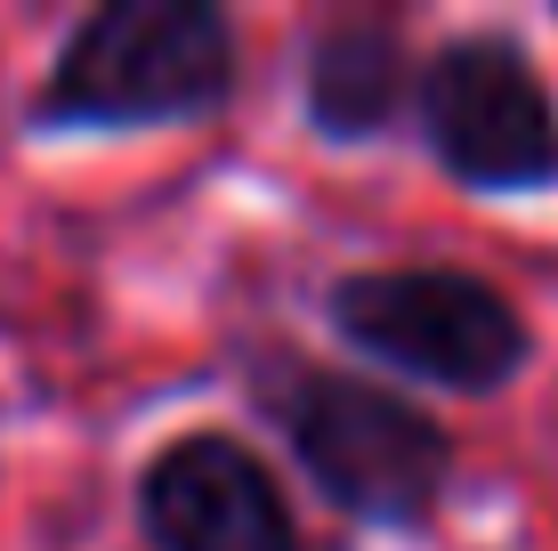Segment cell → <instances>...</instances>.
Segmentation results:
<instances>
[{
  "label": "cell",
  "instance_id": "obj_1",
  "mask_svg": "<svg viewBox=\"0 0 558 551\" xmlns=\"http://www.w3.org/2000/svg\"><path fill=\"white\" fill-rule=\"evenodd\" d=\"M219 82H227V25L210 9L122 0V9L82 25L49 106L82 113V122H146V113H186L219 98Z\"/></svg>",
  "mask_w": 558,
  "mask_h": 551
},
{
  "label": "cell",
  "instance_id": "obj_2",
  "mask_svg": "<svg viewBox=\"0 0 558 551\" xmlns=\"http://www.w3.org/2000/svg\"><path fill=\"white\" fill-rule=\"evenodd\" d=\"M340 325L364 349H380L389 366L429 373L453 390H494L518 366V316L486 292L477 276L446 268H397V276H364L340 292Z\"/></svg>",
  "mask_w": 558,
  "mask_h": 551
},
{
  "label": "cell",
  "instance_id": "obj_3",
  "mask_svg": "<svg viewBox=\"0 0 558 551\" xmlns=\"http://www.w3.org/2000/svg\"><path fill=\"white\" fill-rule=\"evenodd\" d=\"M292 430H300V454L316 463V479L340 503L373 511V519H413L437 495V479H446V439L389 390L324 373V382L300 390Z\"/></svg>",
  "mask_w": 558,
  "mask_h": 551
},
{
  "label": "cell",
  "instance_id": "obj_4",
  "mask_svg": "<svg viewBox=\"0 0 558 551\" xmlns=\"http://www.w3.org/2000/svg\"><path fill=\"white\" fill-rule=\"evenodd\" d=\"M429 130L446 146V163L461 179H486V187H518V179H543L558 155V130L543 106V82L518 65L510 49H453L429 82Z\"/></svg>",
  "mask_w": 558,
  "mask_h": 551
},
{
  "label": "cell",
  "instance_id": "obj_5",
  "mask_svg": "<svg viewBox=\"0 0 558 551\" xmlns=\"http://www.w3.org/2000/svg\"><path fill=\"white\" fill-rule=\"evenodd\" d=\"M146 519L162 551H292L276 479L227 439H186L154 463Z\"/></svg>",
  "mask_w": 558,
  "mask_h": 551
},
{
  "label": "cell",
  "instance_id": "obj_6",
  "mask_svg": "<svg viewBox=\"0 0 558 551\" xmlns=\"http://www.w3.org/2000/svg\"><path fill=\"white\" fill-rule=\"evenodd\" d=\"M316 113L332 130H373L380 113H389L397 98V49H389V33H373V25H356V33H332V41L316 49Z\"/></svg>",
  "mask_w": 558,
  "mask_h": 551
}]
</instances>
